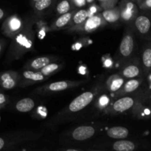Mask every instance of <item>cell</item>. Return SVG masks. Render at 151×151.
I'll return each mask as SVG.
<instances>
[{
	"mask_svg": "<svg viewBox=\"0 0 151 151\" xmlns=\"http://www.w3.org/2000/svg\"><path fill=\"white\" fill-rule=\"evenodd\" d=\"M33 42L34 32L29 28L23 29L13 38L10 53L18 58L29 50L33 45Z\"/></svg>",
	"mask_w": 151,
	"mask_h": 151,
	"instance_id": "obj_1",
	"label": "cell"
},
{
	"mask_svg": "<svg viewBox=\"0 0 151 151\" xmlns=\"http://www.w3.org/2000/svg\"><path fill=\"white\" fill-rule=\"evenodd\" d=\"M135 50V39L134 32L128 28L124 33L119 47V55L121 60H127L134 54Z\"/></svg>",
	"mask_w": 151,
	"mask_h": 151,
	"instance_id": "obj_2",
	"label": "cell"
},
{
	"mask_svg": "<svg viewBox=\"0 0 151 151\" xmlns=\"http://www.w3.org/2000/svg\"><path fill=\"white\" fill-rule=\"evenodd\" d=\"M105 23L106 22L103 19L102 14H96L88 18L83 24L75 27L69 28V30L82 33H91L102 27Z\"/></svg>",
	"mask_w": 151,
	"mask_h": 151,
	"instance_id": "obj_3",
	"label": "cell"
},
{
	"mask_svg": "<svg viewBox=\"0 0 151 151\" xmlns=\"http://www.w3.org/2000/svg\"><path fill=\"white\" fill-rule=\"evenodd\" d=\"M86 81H56V82L51 83L47 85L40 87L38 91L40 92L44 93H52L63 91L69 88H74L83 83Z\"/></svg>",
	"mask_w": 151,
	"mask_h": 151,
	"instance_id": "obj_4",
	"label": "cell"
},
{
	"mask_svg": "<svg viewBox=\"0 0 151 151\" xmlns=\"http://www.w3.org/2000/svg\"><path fill=\"white\" fill-rule=\"evenodd\" d=\"M94 94H95L93 91H86L80 94L69 105L68 107L69 111L72 113H76L80 111H82L92 102L94 98Z\"/></svg>",
	"mask_w": 151,
	"mask_h": 151,
	"instance_id": "obj_5",
	"label": "cell"
},
{
	"mask_svg": "<svg viewBox=\"0 0 151 151\" xmlns=\"http://www.w3.org/2000/svg\"><path fill=\"white\" fill-rule=\"evenodd\" d=\"M133 23L134 29L139 35L148 40L151 39V19L148 16L138 15Z\"/></svg>",
	"mask_w": 151,
	"mask_h": 151,
	"instance_id": "obj_6",
	"label": "cell"
},
{
	"mask_svg": "<svg viewBox=\"0 0 151 151\" xmlns=\"http://www.w3.org/2000/svg\"><path fill=\"white\" fill-rule=\"evenodd\" d=\"M136 100L132 97L123 96L121 98L116 100L111 107L109 108V111L112 113H123L130 110L135 106Z\"/></svg>",
	"mask_w": 151,
	"mask_h": 151,
	"instance_id": "obj_7",
	"label": "cell"
},
{
	"mask_svg": "<svg viewBox=\"0 0 151 151\" xmlns=\"http://www.w3.org/2000/svg\"><path fill=\"white\" fill-rule=\"evenodd\" d=\"M21 76L16 72L8 71L0 74V86L4 89L14 88L20 82Z\"/></svg>",
	"mask_w": 151,
	"mask_h": 151,
	"instance_id": "obj_8",
	"label": "cell"
},
{
	"mask_svg": "<svg viewBox=\"0 0 151 151\" xmlns=\"http://www.w3.org/2000/svg\"><path fill=\"white\" fill-rule=\"evenodd\" d=\"M23 29V24L17 17H11L3 27L4 33L10 38H14Z\"/></svg>",
	"mask_w": 151,
	"mask_h": 151,
	"instance_id": "obj_9",
	"label": "cell"
},
{
	"mask_svg": "<svg viewBox=\"0 0 151 151\" xmlns=\"http://www.w3.org/2000/svg\"><path fill=\"white\" fill-rule=\"evenodd\" d=\"M57 59L52 56H41V57L35 58L29 60L25 66V68L27 69V70L39 72L43 68L45 67L50 63H53Z\"/></svg>",
	"mask_w": 151,
	"mask_h": 151,
	"instance_id": "obj_10",
	"label": "cell"
},
{
	"mask_svg": "<svg viewBox=\"0 0 151 151\" xmlns=\"http://www.w3.org/2000/svg\"><path fill=\"white\" fill-rule=\"evenodd\" d=\"M95 134V128L90 125H82L75 128L72 133V137L76 141H85L89 139Z\"/></svg>",
	"mask_w": 151,
	"mask_h": 151,
	"instance_id": "obj_11",
	"label": "cell"
},
{
	"mask_svg": "<svg viewBox=\"0 0 151 151\" xmlns=\"http://www.w3.org/2000/svg\"><path fill=\"white\" fill-rule=\"evenodd\" d=\"M138 11L135 4L131 1L125 3L120 9V19L125 23L134 22L137 16Z\"/></svg>",
	"mask_w": 151,
	"mask_h": 151,
	"instance_id": "obj_12",
	"label": "cell"
},
{
	"mask_svg": "<svg viewBox=\"0 0 151 151\" xmlns=\"http://www.w3.org/2000/svg\"><path fill=\"white\" fill-rule=\"evenodd\" d=\"M142 74L141 66L138 63L127 64L122 69L119 75L125 79H136Z\"/></svg>",
	"mask_w": 151,
	"mask_h": 151,
	"instance_id": "obj_13",
	"label": "cell"
},
{
	"mask_svg": "<svg viewBox=\"0 0 151 151\" xmlns=\"http://www.w3.org/2000/svg\"><path fill=\"white\" fill-rule=\"evenodd\" d=\"M46 78H47L43 75L41 72H35V71L27 69L22 72V75H21L20 82L22 83V85H24V83L28 85V84L34 83H39L44 81Z\"/></svg>",
	"mask_w": 151,
	"mask_h": 151,
	"instance_id": "obj_14",
	"label": "cell"
},
{
	"mask_svg": "<svg viewBox=\"0 0 151 151\" xmlns=\"http://www.w3.org/2000/svg\"><path fill=\"white\" fill-rule=\"evenodd\" d=\"M142 68L145 74L151 72V39L145 44L142 52Z\"/></svg>",
	"mask_w": 151,
	"mask_h": 151,
	"instance_id": "obj_15",
	"label": "cell"
},
{
	"mask_svg": "<svg viewBox=\"0 0 151 151\" xmlns=\"http://www.w3.org/2000/svg\"><path fill=\"white\" fill-rule=\"evenodd\" d=\"M125 83V78H122L119 74H115L108 78L106 81V87L110 92H118L123 86Z\"/></svg>",
	"mask_w": 151,
	"mask_h": 151,
	"instance_id": "obj_16",
	"label": "cell"
},
{
	"mask_svg": "<svg viewBox=\"0 0 151 151\" xmlns=\"http://www.w3.org/2000/svg\"><path fill=\"white\" fill-rule=\"evenodd\" d=\"M141 79H131L128 80V81L124 83L123 86L122 87L120 90L118 92H116V95L117 96H122V95H126V94H131V93L137 91L142 84Z\"/></svg>",
	"mask_w": 151,
	"mask_h": 151,
	"instance_id": "obj_17",
	"label": "cell"
},
{
	"mask_svg": "<svg viewBox=\"0 0 151 151\" xmlns=\"http://www.w3.org/2000/svg\"><path fill=\"white\" fill-rule=\"evenodd\" d=\"M88 18H89L88 10H84V9L78 10V11L75 12V13H74L72 20H71L70 23L68 26V28L69 29V28L80 26V25L83 24Z\"/></svg>",
	"mask_w": 151,
	"mask_h": 151,
	"instance_id": "obj_18",
	"label": "cell"
},
{
	"mask_svg": "<svg viewBox=\"0 0 151 151\" xmlns=\"http://www.w3.org/2000/svg\"><path fill=\"white\" fill-rule=\"evenodd\" d=\"M75 12H69L67 13L61 15L54 22L51 27V30H58L69 26L71 20L72 19Z\"/></svg>",
	"mask_w": 151,
	"mask_h": 151,
	"instance_id": "obj_19",
	"label": "cell"
},
{
	"mask_svg": "<svg viewBox=\"0 0 151 151\" xmlns=\"http://www.w3.org/2000/svg\"><path fill=\"white\" fill-rule=\"evenodd\" d=\"M107 135L114 139H125L129 135V131L125 127L115 126L108 130Z\"/></svg>",
	"mask_w": 151,
	"mask_h": 151,
	"instance_id": "obj_20",
	"label": "cell"
},
{
	"mask_svg": "<svg viewBox=\"0 0 151 151\" xmlns=\"http://www.w3.org/2000/svg\"><path fill=\"white\" fill-rule=\"evenodd\" d=\"M102 16H103V19L105 22L109 24H114L117 22L121 18L120 16V9L114 8L108 9V10H105L102 13Z\"/></svg>",
	"mask_w": 151,
	"mask_h": 151,
	"instance_id": "obj_21",
	"label": "cell"
},
{
	"mask_svg": "<svg viewBox=\"0 0 151 151\" xmlns=\"http://www.w3.org/2000/svg\"><path fill=\"white\" fill-rule=\"evenodd\" d=\"M112 148L114 151H134L137 148V145L132 141L121 139L115 142L112 145Z\"/></svg>",
	"mask_w": 151,
	"mask_h": 151,
	"instance_id": "obj_22",
	"label": "cell"
},
{
	"mask_svg": "<svg viewBox=\"0 0 151 151\" xmlns=\"http://www.w3.org/2000/svg\"><path fill=\"white\" fill-rule=\"evenodd\" d=\"M35 102L31 98H23L19 100L16 104V109L21 113L31 111L35 107Z\"/></svg>",
	"mask_w": 151,
	"mask_h": 151,
	"instance_id": "obj_23",
	"label": "cell"
},
{
	"mask_svg": "<svg viewBox=\"0 0 151 151\" xmlns=\"http://www.w3.org/2000/svg\"><path fill=\"white\" fill-rule=\"evenodd\" d=\"M62 66H63V64H61V63L53 62V63H50L49 65L46 66L45 67L43 68L39 72H41L43 75H44L46 78H47V77H50V75L55 74V72H58L61 69Z\"/></svg>",
	"mask_w": 151,
	"mask_h": 151,
	"instance_id": "obj_24",
	"label": "cell"
},
{
	"mask_svg": "<svg viewBox=\"0 0 151 151\" xmlns=\"http://www.w3.org/2000/svg\"><path fill=\"white\" fill-rule=\"evenodd\" d=\"M71 9V4L69 0H62L58 4L56 7V11L58 14L61 15L65 14V13H69Z\"/></svg>",
	"mask_w": 151,
	"mask_h": 151,
	"instance_id": "obj_25",
	"label": "cell"
},
{
	"mask_svg": "<svg viewBox=\"0 0 151 151\" xmlns=\"http://www.w3.org/2000/svg\"><path fill=\"white\" fill-rule=\"evenodd\" d=\"M52 4V0H39L35 2L34 7L37 11H43L48 8Z\"/></svg>",
	"mask_w": 151,
	"mask_h": 151,
	"instance_id": "obj_26",
	"label": "cell"
},
{
	"mask_svg": "<svg viewBox=\"0 0 151 151\" xmlns=\"http://www.w3.org/2000/svg\"><path fill=\"white\" fill-rule=\"evenodd\" d=\"M109 98L108 97L107 95H102L101 97H100L98 100V106L99 107L101 108V109H105L106 107H107L108 105H109Z\"/></svg>",
	"mask_w": 151,
	"mask_h": 151,
	"instance_id": "obj_27",
	"label": "cell"
},
{
	"mask_svg": "<svg viewBox=\"0 0 151 151\" xmlns=\"http://www.w3.org/2000/svg\"><path fill=\"white\" fill-rule=\"evenodd\" d=\"M10 145V141L7 139L0 137V151H3L8 148Z\"/></svg>",
	"mask_w": 151,
	"mask_h": 151,
	"instance_id": "obj_28",
	"label": "cell"
},
{
	"mask_svg": "<svg viewBox=\"0 0 151 151\" xmlns=\"http://www.w3.org/2000/svg\"><path fill=\"white\" fill-rule=\"evenodd\" d=\"M140 8L143 10H151V0H144L140 3Z\"/></svg>",
	"mask_w": 151,
	"mask_h": 151,
	"instance_id": "obj_29",
	"label": "cell"
},
{
	"mask_svg": "<svg viewBox=\"0 0 151 151\" xmlns=\"http://www.w3.org/2000/svg\"><path fill=\"white\" fill-rule=\"evenodd\" d=\"M7 103V97L3 93L0 92V109L4 108Z\"/></svg>",
	"mask_w": 151,
	"mask_h": 151,
	"instance_id": "obj_30",
	"label": "cell"
},
{
	"mask_svg": "<svg viewBox=\"0 0 151 151\" xmlns=\"http://www.w3.org/2000/svg\"><path fill=\"white\" fill-rule=\"evenodd\" d=\"M74 2H75V5L78 7H82V6L85 5L86 1V0H74Z\"/></svg>",
	"mask_w": 151,
	"mask_h": 151,
	"instance_id": "obj_31",
	"label": "cell"
},
{
	"mask_svg": "<svg viewBox=\"0 0 151 151\" xmlns=\"http://www.w3.org/2000/svg\"><path fill=\"white\" fill-rule=\"evenodd\" d=\"M4 11H3L1 9H0V19H1L3 17H4Z\"/></svg>",
	"mask_w": 151,
	"mask_h": 151,
	"instance_id": "obj_32",
	"label": "cell"
},
{
	"mask_svg": "<svg viewBox=\"0 0 151 151\" xmlns=\"http://www.w3.org/2000/svg\"><path fill=\"white\" fill-rule=\"evenodd\" d=\"M3 48V44H2V41H0V53H1V50H2Z\"/></svg>",
	"mask_w": 151,
	"mask_h": 151,
	"instance_id": "obj_33",
	"label": "cell"
},
{
	"mask_svg": "<svg viewBox=\"0 0 151 151\" xmlns=\"http://www.w3.org/2000/svg\"><path fill=\"white\" fill-rule=\"evenodd\" d=\"M63 151H80V150H76V149H67V150H65Z\"/></svg>",
	"mask_w": 151,
	"mask_h": 151,
	"instance_id": "obj_34",
	"label": "cell"
},
{
	"mask_svg": "<svg viewBox=\"0 0 151 151\" xmlns=\"http://www.w3.org/2000/svg\"><path fill=\"white\" fill-rule=\"evenodd\" d=\"M86 2H88V3H91L93 1H94V0H86Z\"/></svg>",
	"mask_w": 151,
	"mask_h": 151,
	"instance_id": "obj_35",
	"label": "cell"
},
{
	"mask_svg": "<svg viewBox=\"0 0 151 151\" xmlns=\"http://www.w3.org/2000/svg\"><path fill=\"white\" fill-rule=\"evenodd\" d=\"M149 81H150V85H151V72L150 73V75H149Z\"/></svg>",
	"mask_w": 151,
	"mask_h": 151,
	"instance_id": "obj_36",
	"label": "cell"
},
{
	"mask_svg": "<svg viewBox=\"0 0 151 151\" xmlns=\"http://www.w3.org/2000/svg\"><path fill=\"white\" fill-rule=\"evenodd\" d=\"M88 151H106V150H89Z\"/></svg>",
	"mask_w": 151,
	"mask_h": 151,
	"instance_id": "obj_37",
	"label": "cell"
},
{
	"mask_svg": "<svg viewBox=\"0 0 151 151\" xmlns=\"http://www.w3.org/2000/svg\"><path fill=\"white\" fill-rule=\"evenodd\" d=\"M32 1H34V2H36V1H39V0H32Z\"/></svg>",
	"mask_w": 151,
	"mask_h": 151,
	"instance_id": "obj_38",
	"label": "cell"
},
{
	"mask_svg": "<svg viewBox=\"0 0 151 151\" xmlns=\"http://www.w3.org/2000/svg\"><path fill=\"white\" fill-rule=\"evenodd\" d=\"M138 1H139V2H140V3H141V2H142V1H144V0H138Z\"/></svg>",
	"mask_w": 151,
	"mask_h": 151,
	"instance_id": "obj_39",
	"label": "cell"
},
{
	"mask_svg": "<svg viewBox=\"0 0 151 151\" xmlns=\"http://www.w3.org/2000/svg\"><path fill=\"white\" fill-rule=\"evenodd\" d=\"M99 1H101L102 2H103V1H106V0H99Z\"/></svg>",
	"mask_w": 151,
	"mask_h": 151,
	"instance_id": "obj_40",
	"label": "cell"
},
{
	"mask_svg": "<svg viewBox=\"0 0 151 151\" xmlns=\"http://www.w3.org/2000/svg\"><path fill=\"white\" fill-rule=\"evenodd\" d=\"M20 151H27V150H20Z\"/></svg>",
	"mask_w": 151,
	"mask_h": 151,
	"instance_id": "obj_41",
	"label": "cell"
},
{
	"mask_svg": "<svg viewBox=\"0 0 151 151\" xmlns=\"http://www.w3.org/2000/svg\"><path fill=\"white\" fill-rule=\"evenodd\" d=\"M150 88H151V85H150Z\"/></svg>",
	"mask_w": 151,
	"mask_h": 151,
	"instance_id": "obj_42",
	"label": "cell"
}]
</instances>
